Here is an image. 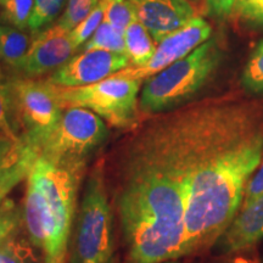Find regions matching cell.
I'll use <instances>...</instances> for the list:
<instances>
[{"instance_id":"6da1fadb","label":"cell","mask_w":263,"mask_h":263,"mask_svg":"<svg viewBox=\"0 0 263 263\" xmlns=\"http://www.w3.org/2000/svg\"><path fill=\"white\" fill-rule=\"evenodd\" d=\"M185 185V252L218 241L263 159V105L206 100L157 115Z\"/></svg>"},{"instance_id":"7a4b0ae2","label":"cell","mask_w":263,"mask_h":263,"mask_svg":"<svg viewBox=\"0 0 263 263\" xmlns=\"http://www.w3.org/2000/svg\"><path fill=\"white\" fill-rule=\"evenodd\" d=\"M116 209L128 263L186 256L185 185L162 140L141 126L118 157Z\"/></svg>"},{"instance_id":"3957f363","label":"cell","mask_w":263,"mask_h":263,"mask_svg":"<svg viewBox=\"0 0 263 263\" xmlns=\"http://www.w3.org/2000/svg\"><path fill=\"white\" fill-rule=\"evenodd\" d=\"M85 160H52L39 155L27 177L24 221L28 239L45 263H64Z\"/></svg>"},{"instance_id":"277c9868","label":"cell","mask_w":263,"mask_h":263,"mask_svg":"<svg viewBox=\"0 0 263 263\" xmlns=\"http://www.w3.org/2000/svg\"><path fill=\"white\" fill-rule=\"evenodd\" d=\"M222 58L219 42L209 39L186 57L146 78L140 91L139 111L159 115L186 103L209 83Z\"/></svg>"},{"instance_id":"5b68a950","label":"cell","mask_w":263,"mask_h":263,"mask_svg":"<svg viewBox=\"0 0 263 263\" xmlns=\"http://www.w3.org/2000/svg\"><path fill=\"white\" fill-rule=\"evenodd\" d=\"M112 252V209L104 168L98 164L88 176L76 215L70 263H110Z\"/></svg>"},{"instance_id":"8992f818","label":"cell","mask_w":263,"mask_h":263,"mask_svg":"<svg viewBox=\"0 0 263 263\" xmlns=\"http://www.w3.org/2000/svg\"><path fill=\"white\" fill-rule=\"evenodd\" d=\"M141 80L111 76L97 83L82 87H59L55 93L62 108L85 107L116 128L133 127L139 112Z\"/></svg>"},{"instance_id":"52a82bcc","label":"cell","mask_w":263,"mask_h":263,"mask_svg":"<svg viewBox=\"0 0 263 263\" xmlns=\"http://www.w3.org/2000/svg\"><path fill=\"white\" fill-rule=\"evenodd\" d=\"M11 95L16 136L41 154L64 110L54 84L24 76L11 77Z\"/></svg>"},{"instance_id":"ba28073f","label":"cell","mask_w":263,"mask_h":263,"mask_svg":"<svg viewBox=\"0 0 263 263\" xmlns=\"http://www.w3.org/2000/svg\"><path fill=\"white\" fill-rule=\"evenodd\" d=\"M108 136L110 130L99 115L85 107H65L39 155L52 160L87 161Z\"/></svg>"},{"instance_id":"9c48e42d","label":"cell","mask_w":263,"mask_h":263,"mask_svg":"<svg viewBox=\"0 0 263 263\" xmlns=\"http://www.w3.org/2000/svg\"><path fill=\"white\" fill-rule=\"evenodd\" d=\"M211 33V25L200 16H195L189 24L162 39L157 44L155 54L147 64L139 67L129 66L114 76L133 80H146L190 54L194 49L209 41Z\"/></svg>"},{"instance_id":"30bf717a","label":"cell","mask_w":263,"mask_h":263,"mask_svg":"<svg viewBox=\"0 0 263 263\" xmlns=\"http://www.w3.org/2000/svg\"><path fill=\"white\" fill-rule=\"evenodd\" d=\"M129 66V58L124 52L103 49L84 50L52 72L48 82L59 87H82L111 77Z\"/></svg>"},{"instance_id":"8fae6325","label":"cell","mask_w":263,"mask_h":263,"mask_svg":"<svg viewBox=\"0 0 263 263\" xmlns=\"http://www.w3.org/2000/svg\"><path fill=\"white\" fill-rule=\"evenodd\" d=\"M76 50L71 31L58 24L51 25L34 33L31 48L18 71L29 78L55 72L71 60Z\"/></svg>"},{"instance_id":"7c38bea8","label":"cell","mask_w":263,"mask_h":263,"mask_svg":"<svg viewBox=\"0 0 263 263\" xmlns=\"http://www.w3.org/2000/svg\"><path fill=\"white\" fill-rule=\"evenodd\" d=\"M138 20L145 26L156 44L189 24L196 16L189 0H138Z\"/></svg>"},{"instance_id":"4fadbf2b","label":"cell","mask_w":263,"mask_h":263,"mask_svg":"<svg viewBox=\"0 0 263 263\" xmlns=\"http://www.w3.org/2000/svg\"><path fill=\"white\" fill-rule=\"evenodd\" d=\"M263 239V195L250 205L241 207L235 218L218 239L224 252L249 249Z\"/></svg>"},{"instance_id":"5bb4252c","label":"cell","mask_w":263,"mask_h":263,"mask_svg":"<svg viewBox=\"0 0 263 263\" xmlns=\"http://www.w3.org/2000/svg\"><path fill=\"white\" fill-rule=\"evenodd\" d=\"M32 37L24 29L11 25H0V61L20 70L31 48Z\"/></svg>"},{"instance_id":"9a60e30c","label":"cell","mask_w":263,"mask_h":263,"mask_svg":"<svg viewBox=\"0 0 263 263\" xmlns=\"http://www.w3.org/2000/svg\"><path fill=\"white\" fill-rule=\"evenodd\" d=\"M126 54L129 58L130 66L139 67L150 61L156 50V42L139 20L128 26L124 32Z\"/></svg>"},{"instance_id":"2e32d148","label":"cell","mask_w":263,"mask_h":263,"mask_svg":"<svg viewBox=\"0 0 263 263\" xmlns=\"http://www.w3.org/2000/svg\"><path fill=\"white\" fill-rule=\"evenodd\" d=\"M34 248L31 241L11 235L0 241V263H41Z\"/></svg>"},{"instance_id":"e0dca14e","label":"cell","mask_w":263,"mask_h":263,"mask_svg":"<svg viewBox=\"0 0 263 263\" xmlns=\"http://www.w3.org/2000/svg\"><path fill=\"white\" fill-rule=\"evenodd\" d=\"M101 2L104 5V21L123 34L128 26L138 20L136 5L130 0H101Z\"/></svg>"},{"instance_id":"ac0fdd59","label":"cell","mask_w":263,"mask_h":263,"mask_svg":"<svg viewBox=\"0 0 263 263\" xmlns=\"http://www.w3.org/2000/svg\"><path fill=\"white\" fill-rule=\"evenodd\" d=\"M67 0H34V5L27 27L33 34L49 26L54 25L55 20H59Z\"/></svg>"},{"instance_id":"d6986e66","label":"cell","mask_w":263,"mask_h":263,"mask_svg":"<svg viewBox=\"0 0 263 263\" xmlns=\"http://www.w3.org/2000/svg\"><path fill=\"white\" fill-rule=\"evenodd\" d=\"M0 134L17 141L14 128V112H12L11 77L6 74L0 66Z\"/></svg>"},{"instance_id":"ffe728a7","label":"cell","mask_w":263,"mask_h":263,"mask_svg":"<svg viewBox=\"0 0 263 263\" xmlns=\"http://www.w3.org/2000/svg\"><path fill=\"white\" fill-rule=\"evenodd\" d=\"M241 84L250 94H263V41L256 45L249 57L242 71Z\"/></svg>"},{"instance_id":"44dd1931","label":"cell","mask_w":263,"mask_h":263,"mask_svg":"<svg viewBox=\"0 0 263 263\" xmlns=\"http://www.w3.org/2000/svg\"><path fill=\"white\" fill-rule=\"evenodd\" d=\"M84 50L103 49V50L124 52L126 54V42L124 34L115 29L107 22L103 21L91 38L83 45Z\"/></svg>"},{"instance_id":"7402d4cb","label":"cell","mask_w":263,"mask_h":263,"mask_svg":"<svg viewBox=\"0 0 263 263\" xmlns=\"http://www.w3.org/2000/svg\"><path fill=\"white\" fill-rule=\"evenodd\" d=\"M33 5L34 0H0V21L3 24L25 29L31 17Z\"/></svg>"},{"instance_id":"603a6c76","label":"cell","mask_w":263,"mask_h":263,"mask_svg":"<svg viewBox=\"0 0 263 263\" xmlns=\"http://www.w3.org/2000/svg\"><path fill=\"white\" fill-rule=\"evenodd\" d=\"M100 2L101 0H67L65 11L59 17L57 24L72 31L100 4Z\"/></svg>"},{"instance_id":"cb8c5ba5","label":"cell","mask_w":263,"mask_h":263,"mask_svg":"<svg viewBox=\"0 0 263 263\" xmlns=\"http://www.w3.org/2000/svg\"><path fill=\"white\" fill-rule=\"evenodd\" d=\"M104 18V5L103 2H100L97 8H95L93 11L90 12L89 15L85 17L83 21L80 22L76 27L71 31V37L72 41H73L74 45L77 49L84 45L89 39L91 35L94 34L95 31H97L99 26H100L101 22H103Z\"/></svg>"},{"instance_id":"d4e9b609","label":"cell","mask_w":263,"mask_h":263,"mask_svg":"<svg viewBox=\"0 0 263 263\" xmlns=\"http://www.w3.org/2000/svg\"><path fill=\"white\" fill-rule=\"evenodd\" d=\"M21 219V212L12 200L0 201V241L14 235Z\"/></svg>"},{"instance_id":"484cf974","label":"cell","mask_w":263,"mask_h":263,"mask_svg":"<svg viewBox=\"0 0 263 263\" xmlns=\"http://www.w3.org/2000/svg\"><path fill=\"white\" fill-rule=\"evenodd\" d=\"M233 10L245 24L263 28V0H235Z\"/></svg>"},{"instance_id":"4316f807","label":"cell","mask_w":263,"mask_h":263,"mask_svg":"<svg viewBox=\"0 0 263 263\" xmlns=\"http://www.w3.org/2000/svg\"><path fill=\"white\" fill-rule=\"evenodd\" d=\"M261 195H263V159L261 161V163H259L258 168L255 171L251 179L249 180L248 185H246L244 197H242L241 207L250 205V203L255 201L256 199H258ZM241 207H240V209H241Z\"/></svg>"},{"instance_id":"83f0119b","label":"cell","mask_w":263,"mask_h":263,"mask_svg":"<svg viewBox=\"0 0 263 263\" xmlns=\"http://www.w3.org/2000/svg\"><path fill=\"white\" fill-rule=\"evenodd\" d=\"M210 11L218 17H226L232 12L235 0H206Z\"/></svg>"},{"instance_id":"f1b7e54d","label":"cell","mask_w":263,"mask_h":263,"mask_svg":"<svg viewBox=\"0 0 263 263\" xmlns=\"http://www.w3.org/2000/svg\"><path fill=\"white\" fill-rule=\"evenodd\" d=\"M14 143H15V141H12V143L9 144L8 146L3 147V149L0 150V167H2V164H3V162H4L6 155H8V153L10 151V149H11L12 145H14Z\"/></svg>"},{"instance_id":"f546056e","label":"cell","mask_w":263,"mask_h":263,"mask_svg":"<svg viewBox=\"0 0 263 263\" xmlns=\"http://www.w3.org/2000/svg\"><path fill=\"white\" fill-rule=\"evenodd\" d=\"M12 141H14V140H11L10 138L3 136V134H0V150H2L3 147L8 146L9 144L12 143Z\"/></svg>"},{"instance_id":"4dcf8cb0","label":"cell","mask_w":263,"mask_h":263,"mask_svg":"<svg viewBox=\"0 0 263 263\" xmlns=\"http://www.w3.org/2000/svg\"><path fill=\"white\" fill-rule=\"evenodd\" d=\"M189 2L190 3H197V2H199V0H189Z\"/></svg>"},{"instance_id":"1f68e13d","label":"cell","mask_w":263,"mask_h":263,"mask_svg":"<svg viewBox=\"0 0 263 263\" xmlns=\"http://www.w3.org/2000/svg\"><path fill=\"white\" fill-rule=\"evenodd\" d=\"M163 263H177L176 261H168V262H163Z\"/></svg>"},{"instance_id":"d6a6232c","label":"cell","mask_w":263,"mask_h":263,"mask_svg":"<svg viewBox=\"0 0 263 263\" xmlns=\"http://www.w3.org/2000/svg\"><path fill=\"white\" fill-rule=\"evenodd\" d=\"M130 2H132V3H133V4H134V3H137V2H138V0H130Z\"/></svg>"},{"instance_id":"836d02e7","label":"cell","mask_w":263,"mask_h":263,"mask_svg":"<svg viewBox=\"0 0 263 263\" xmlns=\"http://www.w3.org/2000/svg\"><path fill=\"white\" fill-rule=\"evenodd\" d=\"M239 263H245V262H239Z\"/></svg>"}]
</instances>
